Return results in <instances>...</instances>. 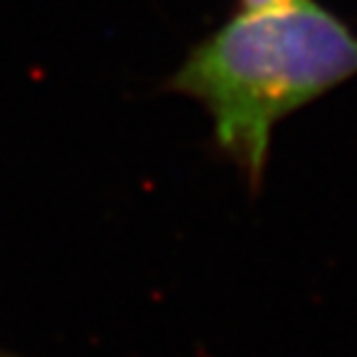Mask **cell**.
<instances>
[{
  "label": "cell",
  "instance_id": "cell-1",
  "mask_svg": "<svg viewBox=\"0 0 357 357\" xmlns=\"http://www.w3.org/2000/svg\"><path fill=\"white\" fill-rule=\"evenodd\" d=\"M352 77L357 30L318 0H285L238 8L191 45L162 89L206 109L216 151L258 196L275 127Z\"/></svg>",
  "mask_w": 357,
  "mask_h": 357
},
{
  "label": "cell",
  "instance_id": "cell-2",
  "mask_svg": "<svg viewBox=\"0 0 357 357\" xmlns=\"http://www.w3.org/2000/svg\"><path fill=\"white\" fill-rule=\"evenodd\" d=\"M275 3H285V0H238V8H266V6H275Z\"/></svg>",
  "mask_w": 357,
  "mask_h": 357
},
{
  "label": "cell",
  "instance_id": "cell-3",
  "mask_svg": "<svg viewBox=\"0 0 357 357\" xmlns=\"http://www.w3.org/2000/svg\"><path fill=\"white\" fill-rule=\"evenodd\" d=\"M0 357H17V355H13V352H6V350H0Z\"/></svg>",
  "mask_w": 357,
  "mask_h": 357
}]
</instances>
